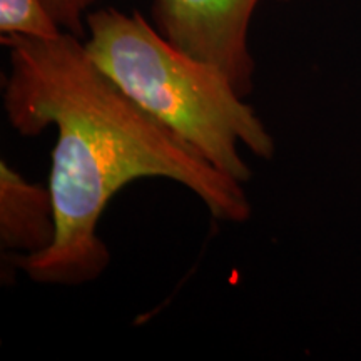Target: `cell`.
Wrapping results in <instances>:
<instances>
[{
	"label": "cell",
	"mask_w": 361,
	"mask_h": 361,
	"mask_svg": "<svg viewBox=\"0 0 361 361\" xmlns=\"http://www.w3.org/2000/svg\"><path fill=\"white\" fill-rule=\"evenodd\" d=\"M85 30V51L99 69L223 174L251 180L239 146L264 161L276 154L273 135L231 80L179 51L139 12L99 8L87 13Z\"/></svg>",
	"instance_id": "7a4b0ae2"
},
{
	"label": "cell",
	"mask_w": 361,
	"mask_h": 361,
	"mask_svg": "<svg viewBox=\"0 0 361 361\" xmlns=\"http://www.w3.org/2000/svg\"><path fill=\"white\" fill-rule=\"evenodd\" d=\"M64 30L54 20L44 0H0V35L56 39Z\"/></svg>",
	"instance_id": "5b68a950"
},
{
	"label": "cell",
	"mask_w": 361,
	"mask_h": 361,
	"mask_svg": "<svg viewBox=\"0 0 361 361\" xmlns=\"http://www.w3.org/2000/svg\"><path fill=\"white\" fill-rule=\"evenodd\" d=\"M261 0H152V24L197 61L219 69L241 97L255 87L250 25ZM290 2V0H278Z\"/></svg>",
	"instance_id": "3957f363"
},
{
	"label": "cell",
	"mask_w": 361,
	"mask_h": 361,
	"mask_svg": "<svg viewBox=\"0 0 361 361\" xmlns=\"http://www.w3.org/2000/svg\"><path fill=\"white\" fill-rule=\"evenodd\" d=\"M57 223L49 186L30 183L0 162V247L8 255L34 256L56 241Z\"/></svg>",
	"instance_id": "277c9868"
},
{
	"label": "cell",
	"mask_w": 361,
	"mask_h": 361,
	"mask_svg": "<svg viewBox=\"0 0 361 361\" xmlns=\"http://www.w3.org/2000/svg\"><path fill=\"white\" fill-rule=\"evenodd\" d=\"M94 2L96 0H44L45 7L61 29L78 37H82L85 32V17Z\"/></svg>",
	"instance_id": "8992f818"
},
{
	"label": "cell",
	"mask_w": 361,
	"mask_h": 361,
	"mask_svg": "<svg viewBox=\"0 0 361 361\" xmlns=\"http://www.w3.org/2000/svg\"><path fill=\"white\" fill-rule=\"evenodd\" d=\"M11 71L4 82L8 124L27 137L57 130L49 176L57 234L40 255H7L35 283L80 286L106 271L111 252L97 233L107 204L142 178H166L196 194L211 216L250 221L245 184L207 162L149 116L96 66L80 37H2Z\"/></svg>",
	"instance_id": "6da1fadb"
}]
</instances>
